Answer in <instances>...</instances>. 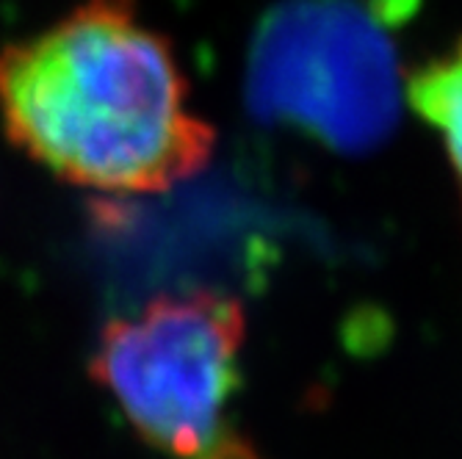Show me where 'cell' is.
<instances>
[{
	"instance_id": "4",
	"label": "cell",
	"mask_w": 462,
	"mask_h": 459,
	"mask_svg": "<svg viewBox=\"0 0 462 459\" xmlns=\"http://www.w3.org/2000/svg\"><path fill=\"white\" fill-rule=\"evenodd\" d=\"M404 95L412 111L443 136L462 186V39L443 56L415 69L404 80Z\"/></svg>"
},
{
	"instance_id": "1",
	"label": "cell",
	"mask_w": 462,
	"mask_h": 459,
	"mask_svg": "<svg viewBox=\"0 0 462 459\" xmlns=\"http://www.w3.org/2000/svg\"><path fill=\"white\" fill-rule=\"evenodd\" d=\"M0 119L56 178L106 194H155L205 170L217 133L189 106L172 41L134 0H83L0 50Z\"/></svg>"
},
{
	"instance_id": "2",
	"label": "cell",
	"mask_w": 462,
	"mask_h": 459,
	"mask_svg": "<svg viewBox=\"0 0 462 459\" xmlns=\"http://www.w3.org/2000/svg\"><path fill=\"white\" fill-rule=\"evenodd\" d=\"M246 316L238 299L191 290L111 318L89 360L136 435L170 459H263L233 421Z\"/></svg>"
},
{
	"instance_id": "3",
	"label": "cell",
	"mask_w": 462,
	"mask_h": 459,
	"mask_svg": "<svg viewBox=\"0 0 462 459\" xmlns=\"http://www.w3.org/2000/svg\"><path fill=\"white\" fill-rule=\"evenodd\" d=\"M415 0H282L246 56L252 116L360 155L396 128L404 78L388 23Z\"/></svg>"
}]
</instances>
